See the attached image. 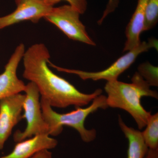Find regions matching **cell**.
<instances>
[{
  "label": "cell",
  "mask_w": 158,
  "mask_h": 158,
  "mask_svg": "<svg viewBox=\"0 0 158 158\" xmlns=\"http://www.w3.org/2000/svg\"><path fill=\"white\" fill-rule=\"evenodd\" d=\"M50 54L43 43H37L26 50L23 56L24 78L34 83L41 98L51 106L65 108L76 107L89 104L102 93L97 89L91 94L82 93L65 79L54 73L49 67Z\"/></svg>",
  "instance_id": "6da1fadb"
},
{
  "label": "cell",
  "mask_w": 158,
  "mask_h": 158,
  "mask_svg": "<svg viewBox=\"0 0 158 158\" xmlns=\"http://www.w3.org/2000/svg\"><path fill=\"white\" fill-rule=\"evenodd\" d=\"M131 81V83L118 80L107 82L105 87L107 94V104L108 107L122 109L129 113L141 130L145 127L151 115V112L146 111L141 105V98L146 96L158 99V94L155 90L150 89L149 85L138 72L134 75Z\"/></svg>",
  "instance_id": "7a4b0ae2"
},
{
  "label": "cell",
  "mask_w": 158,
  "mask_h": 158,
  "mask_svg": "<svg viewBox=\"0 0 158 158\" xmlns=\"http://www.w3.org/2000/svg\"><path fill=\"white\" fill-rule=\"evenodd\" d=\"M40 104L44 118L49 128L50 136L60 135L63 131V126H66L76 130L82 141L86 143L93 141L97 136L96 130L85 128L86 118L99 109L105 110L108 107L106 96L102 94L96 97L89 106L85 108L77 107H76V110L65 113H57L46 100L41 98Z\"/></svg>",
  "instance_id": "3957f363"
},
{
  "label": "cell",
  "mask_w": 158,
  "mask_h": 158,
  "mask_svg": "<svg viewBox=\"0 0 158 158\" xmlns=\"http://www.w3.org/2000/svg\"><path fill=\"white\" fill-rule=\"evenodd\" d=\"M152 48L158 50V40L156 38H150L148 41L141 42L137 47L128 51V52L118 58L107 68L95 72L62 68L53 64L50 60L48 65L58 71L76 75L83 80H104L107 82L113 81L118 80L119 75L129 68L140 54Z\"/></svg>",
  "instance_id": "277c9868"
},
{
  "label": "cell",
  "mask_w": 158,
  "mask_h": 158,
  "mask_svg": "<svg viewBox=\"0 0 158 158\" xmlns=\"http://www.w3.org/2000/svg\"><path fill=\"white\" fill-rule=\"evenodd\" d=\"M23 104V119L25 118L27 125L23 131L18 130L13 135L15 142L17 143L40 135H49V128L46 122L41 110L40 94L37 86L32 82L26 85Z\"/></svg>",
  "instance_id": "5b68a950"
},
{
  "label": "cell",
  "mask_w": 158,
  "mask_h": 158,
  "mask_svg": "<svg viewBox=\"0 0 158 158\" xmlns=\"http://www.w3.org/2000/svg\"><path fill=\"white\" fill-rule=\"evenodd\" d=\"M80 14L69 5L53 7L44 19L53 24L69 39L91 46L96 44L89 37L80 20Z\"/></svg>",
  "instance_id": "8992f818"
},
{
  "label": "cell",
  "mask_w": 158,
  "mask_h": 158,
  "mask_svg": "<svg viewBox=\"0 0 158 158\" xmlns=\"http://www.w3.org/2000/svg\"><path fill=\"white\" fill-rule=\"evenodd\" d=\"M25 94L21 93L0 100V150L11 135L13 128L23 119Z\"/></svg>",
  "instance_id": "52a82bcc"
},
{
  "label": "cell",
  "mask_w": 158,
  "mask_h": 158,
  "mask_svg": "<svg viewBox=\"0 0 158 158\" xmlns=\"http://www.w3.org/2000/svg\"><path fill=\"white\" fill-rule=\"evenodd\" d=\"M17 6L16 9L10 14L0 17V30L25 21L37 23L53 7L44 0H26Z\"/></svg>",
  "instance_id": "ba28073f"
},
{
  "label": "cell",
  "mask_w": 158,
  "mask_h": 158,
  "mask_svg": "<svg viewBox=\"0 0 158 158\" xmlns=\"http://www.w3.org/2000/svg\"><path fill=\"white\" fill-rule=\"evenodd\" d=\"M25 51L23 44H19L0 74V100L24 91L26 85L19 78L17 71Z\"/></svg>",
  "instance_id": "9c48e42d"
},
{
  "label": "cell",
  "mask_w": 158,
  "mask_h": 158,
  "mask_svg": "<svg viewBox=\"0 0 158 158\" xmlns=\"http://www.w3.org/2000/svg\"><path fill=\"white\" fill-rule=\"evenodd\" d=\"M58 144L48 135H38L17 142L11 153L0 158H30L41 150L53 149Z\"/></svg>",
  "instance_id": "30bf717a"
},
{
  "label": "cell",
  "mask_w": 158,
  "mask_h": 158,
  "mask_svg": "<svg viewBox=\"0 0 158 158\" xmlns=\"http://www.w3.org/2000/svg\"><path fill=\"white\" fill-rule=\"evenodd\" d=\"M148 0H138L137 7L126 29L127 40L123 52L129 51L141 43L140 36L144 31L145 11Z\"/></svg>",
  "instance_id": "8fae6325"
},
{
  "label": "cell",
  "mask_w": 158,
  "mask_h": 158,
  "mask_svg": "<svg viewBox=\"0 0 158 158\" xmlns=\"http://www.w3.org/2000/svg\"><path fill=\"white\" fill-rule=\"evenodd\" d=\"M118 123L128 142L127 158H144L148 148L145 144L142 132L128 127L119 115Z\"/></svg>",
  "instance_id": "7c38bea8"
},
{
  "label": "cell",
  "mask_w": 158,
  "mask_h": 158,
  "mask_svg": "<svg viewBox=\"0 0 158 158\" xmlns=\"http://www.w3.org/2000/svg\"><path fill=\"white\" fill-rule=\"evenodd\" d=\"M146 128L142 132L145 144L149 149H158V113L151 115L146 125Z\"/></svg>",
  "instance_id": "4fadbf2b"
},
{
  "label": "cell",
  "mask_w": 158,
  "mask_h": 158,
  "mask_svg": "<svg viewBox=\"0 0 158 158\" xmlns=\"http://www.w3.org/2000/svg\"><path fill=\"white\" fill-rule=\"evenodd\" d=\"M138 73L150 86H158V67L148 62L141 63L138 66Z\"/></svg>",
  "instance_id": "5bb4252c"
},
{
  "label": "cell",
  "mask_w": 158,
  "mask_h": 158,
  "mask_svg": "<svg viewBox=\"0 0 158 158\" xmlns=\"http://www.w3.org/2000/svg\"><path fill=\"white\" fill-rule=\"evenodd\" d=\"M158 20V0H148L145 11L144 31L155 27Z\"/></svg>",
  "instance_id": "9a60e30c"
},
{
  "label": "cell",
  "mask_w": 158,
  "mask_h": 158,
  "mask_svg": "<svg viewBox=\"0 0 158 158\" xmlns=\"http://www.w3.org/2000/svg\"><path fill=\"white\" fill-rule=\"evenodd\" d=\"M62 1L68 2L70 6L77 9L81 14H84L87 10V0H44L48 4L53 7Z\"/></svg>",
  "instance_id": "2e32d148"
},
{
  "label": "cell",
  "mask_w": 158,
  "mask_h": 158,
  "mask_svg": "<svg viewBox=\"0 0 158 158\" xmlns=\"http://www.w3.org/2000/svg\"><path fill=\"white\" fill-rule=\"evenodd\" d=\"M119 2V0H109L106 7L104 11L101 18L98 22V25H101L105 18L110 13L115 11L116 8L118 7Z\"/></svg>",
  "instance_id": "e0dca14e"
},
{
  "label": "cell",
  "mask_w": 158,
  "mask_h": 158,
  "mask_svg": "<svg viewBox=\"0 0 158 158\" xmlns=\"http://www.w3.org/2000/svg\"><path fill=\"white\" fill-rule=\"evenodd\" d=\"M30 158H52V153L49 150L43 149L40 151Z\"/></svg>",
  "instance_id": "ac0fdd59"
},
{
  "label": "cell",
  "mask_w": 158,
  "mask_h": 158,
  "mask_svg": "<svg viewBox=\"0 0 158 158\" xmlns=\"http://www.w3.org/2000/svg\"><path fill=\"white\" fill-rule=\"evenodd\" d=\"M144 158H158V149H152L148 148Z\"/></svg>",
  "instance_id": "d6986e66"
},
{
  "label": "cell",
  "mask_w": 158,
  "mask_h": 158,
  "mask_svg": "<svg viewBox=\"0 0 158 158\" xmlns=\"http://www.w3.org/2000/svg\"><path fill=\"white\" fill-rule=\"evenodd\" d=\"M26 1V0H15V4L18 6Z\"/></svg>",
  "instance_id": "ffe728a7"
}]
</instances>
